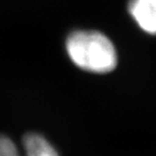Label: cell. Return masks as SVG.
Here are the masks:
<instances>
[{
    "label": "cell",
    "instance_id": "cell-1",
    "mask_svg": "<svg viewBox=\"0 0 156 156\" xmlns=\"http://www.w3.org/2000/svg\"><path fill=\"white\" fill-rule=\"evenodd\" d=\"M68 56L77 67L94 74H106L117 65V51L106 35L92 29H77L65 40Z\"/></svg>",
    "mask_w": 156,
    "mask_h": 156
},
{
    "label": "cell",
    "instance_id": "cell-2",
    "mask_svg": "<svg viewBox=\"0 0 156 156\" xmlns=\"http://www.w3.org/2000/svg\"><path fill=\"white\" fill-rule=\"evenodd\" d=\"M0 156H60V154L44 136L27 132L22 138L21 149L11 138L0 134Z\"/></svg>",
    "mask_w": 156,
    "mask_h": 156
},
{
    "label": "cell",
    "instance_id": "cell-3",
    "mask_svg": "<svg viewBox=\"0 0 156 156\" xmlns=\"http://www.w3.org/2000/svg\"><path fill=\"white\" fill-rule=\"evenodd\" d=\"M128 12L144 33L156 36V0H129Z\"/></svg>",
    "mask_w": 156,
    "mask_h": 156
}]
</instances>
